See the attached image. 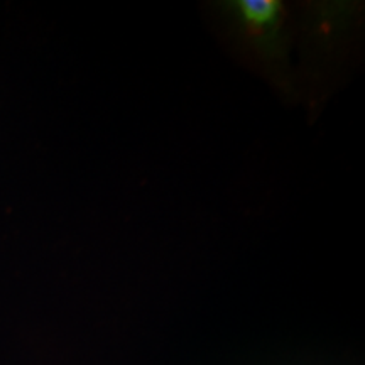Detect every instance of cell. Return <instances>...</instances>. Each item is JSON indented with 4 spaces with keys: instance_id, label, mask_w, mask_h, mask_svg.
Returning a JSON list of instances; mask_svg holds the SVG:
<instances>
[{
    "instance_id": "cell-1",
    "label": "cell",
    "mask_w": 365,
    "mask_h": 365,
    "mask_svg": "<svg viewBox=\"0 0 365 365\" xmlns=\"http://www.w3.org/2000/svg\"><path fill=\"white\" fill-rule=\"evenodd\" d=\"M234 9L249 33L261 38L274 33L281 19V4L276 0H240Z\"/></svg>"
}]
</instances>
